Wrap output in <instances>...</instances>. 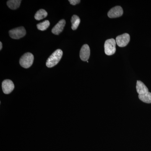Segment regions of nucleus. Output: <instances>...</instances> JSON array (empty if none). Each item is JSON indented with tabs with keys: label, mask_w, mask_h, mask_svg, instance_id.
Here are the masks:
<instances>
[{
	"label": "nucleus",
	"mask_w": 151,
	"mask_h": 151,
	"mask_svg": "<svg viewBox=\"0 0 151 151\" xmlns=\"http://www.w3.org/2000/svg\"><path fill=\"white\" fill-rule=\"evenodd\" d=\"M63 54V52L61 50H57L48 58L46 61V66L52 68L56 65L61 59Z\"/></svg>",
	"instance_id": "obj_1"
},
{
	"label": "nucleus",
	"mask_w": 151,
	"mask_h": 151,
	"mask_svg": "<svg viewBox=\"0 0 151 151\" xmlns=\"http://www.w3.org/2000/svg\"><path fill=\"white\" fill-rule=\"evenodd\" d=\"M33 55L30 52H27L21 57L19 63L22 67L24 68H28L31 66L33 63Z\"/></svg>",
	"instance_id": "obj_2"
},
{
	"label": "nucleus",
	"mask_w": 151,
	"mask_h": 151,
	"mask_svg": "<svg viewBox=\"0 0 151 151\" xmlns=\"http://www.w3.org/2000/svg\"><path fill=\"white\" fill-rule=\"evenodd\" d=\"M116 41L114 39L107 40L104 45L105 52L108 55H113L116 51Z\"/></svg>",
	"instance_id": "obj_3"
},
{
	"label": "nucleus",
	"mask_w": 151,
	"mask_h": 151,
	"mask_svg": "<svg viewBox=\"0 0 151 151\" xmlns=\"http://www.w3.org/2000/svg\"><path fill=\"white\" fill-rule=\"evenodd\" d=\"M26 34V31L23 27L16 28L9 31L10 36L14 39H19L24 37Z\"/></svg>",
	"instance_id": "obj_4"
},
{
	"label": "nucleus",
	"mask_w": 151,
	"mask_h": 151,
	"mask_svg": "<svg viewBox=\"0 0 151 151\" xmlns=\"http://www.w3.org/2000/svg\"><path fill=\"white\" fill-rule=\"evenodd\" d=\"M130 40L129 35L128 33L118 36L116 38V42L117 45L120 47H124L127 46Z\"/></svg>",
	"instance_id": "obj_5"
},
{
	"label": "nucleus",
	"mask_w": 151,
	"mask_h": 151,
	"mask_svg": "<svg viewBox=\"0 0 151 151\" xmlns=\"http://www.w3.org/2000/svg\"><path fill=\"white\" fill-rule=\"evenodd\" d=\"M2 88L4 94H9L13 91L14 85L12 80L6 79L2 83Z\"/></svg>",
	"instance_id": "obj_6"
},
{
	"label": "nucleus",
	"mask_w": 151,
	"mask_h": 151,
	"mask_svg": "<svg viewBox=\"0 0 151 151\" xmlns=\"http://www.w3.org/2000/svg\"><path fill=\"white\" fill-rule=\"evenodd\" d=\"M124 11L122 7L116 6L110 10L108 13V17L110 18H115L122 16Z\"/></svg>",
	"instance_id": "obj_7"
},
{
	"label": "nucleus",
	"mask_w": 151,
	"mask_h": 151,
	"mask_svg": "<svg viewBox=\"0 0 151 151\" xmlns=\"http://www.w3.org/2000/svg\"><path fill=\"white\" fill-rule=\"evenodd\" d=\"M90 55V50L88 45L85 44L82 46L80 51V57L84 61H88Z\"/></svg>",
	"instance_id": "obj_8"
},
{
	"label": "nucleus",
	"mask_w": 151,
	"mask_h": 151,
	"mask_svg": "<svg viewBox=\"0 0 151 151\" xmlns=\"http://www.w3.org/2000/svg\"><path fill=\"white\" fill-rule=\"evenodd\" d=\"M65 25V21L64 19H61L55 26L52 29V32L55 35H58L60 33Z\"/></svg>",
	"instance_id": "obj_9"
},
{
	"label": "nucleus",
	"mask_w": 151,
	"mask_h": 151,
	"mask_svg": "<svg viewBox=\"0 0 151 151\" xmlns=\"http://www.w3.org/2000/svg\"><path fill=\"white\" fill-rule=\"evenodd\" d=\"M136 89L139 94H142L149 92V89L141 81H137Z\"/></svg>",
	"instance_id": "obj_10"
},
{
	"label": "nucleus",
	"mask_w": 151,
	"mask_h": 151,
	"mask_svg": "<svg viewBox=\"0 0 151 151\" xmlns=\"http://www.w3.org/2000/svg\"><path fill=\"white\" fill-rule=\"evenodd\" d=\"M21 2V0H9L7 1V5L11 9H16L19 7Z\"/></svg>",
	"instance_id": "obj_11"
},
{
	"label": "nucleus",
	"mask_w": 151,
	"mask_h": 151,
	"mask_svg": "<svg viewBox=\"0 0 151 151\" xmlns=\"http://www.w3.org/2000/svg\"><path fill=\"white\" fill-rule=\"evenodd\" d=\"M71 22L72 26L71 28L73 30L77 29L78 26L80 24V19L79 17L76 15H73L71 19Z\"/></svg>",
	"instance_id": "obj_12"
},
{
	"label": "nucleus",
	"mask_w": 151,
	"mask_h": 151,
	"mask_svg": "<svg viewBox=\"0 0 151 151\" xmlns=\"http://www.w3.org/2000/svg\"><path fill=\"white\" fill-rule=\"evenodd\" d=\"M47 16V13L45 10L41 9L37 12L35 15V18L37 20H41L45 18Z\"/></svg>",
	"instance_id": "obj_13"
},
{
	"label": "nucleus",
	"mask_w": 151,
	"mask_h": 151,
	"mask_svg": "<svg viewBox=\"0 0 151 151\" xmlns=\"http://www.w3.org/2000/svg\"><path fill=\"white\" fill-rule=\"evenodd\" d=\"M140 100L145 103H151V93L148 92L142 94H139Z\"/></svg>",
	"instance_id": "obj_14"
},
{
	"label": "nucleus",
	"mask_w": 151,
	"mask_h": 151,
	"mask_svg": "<svg viewBox=\"0 0 151 151\" xmlns=\"http://www.w3.org/2000/svg\"><path fill=\"white\" fill-rule=\"evenodd\" d=\"M50 23L48 20H45L38 24L37 25L38 29L41 31H44L47 29L49 27Z\"/></svg>",
	"instance_id": "obj_15"
},
{
	"label": "nucleus",
	"mask_w": 151,
	"mask_h": 151,
	"mask_svg": "<svg viewBox=\"0 0 151 151\" xmlns=\"http://www.w3.org/2000/svg\"><path fill=\"white\" fill-rule=\"evenodd\" d=\"M68 1L70 2V4L73 6L79 4L81 2L80 0H69Z\"/></svg>",
	"instance_id": "obj_16"
},
{
	"label": "nucleus",
	"mask_w": 151,
	"mask_h": 151,
	"mask_svg": "<svg viewBox=\"0 0 151 151\" xmlns=\"http://www.w3.org/2000/svg\"><path fill=\"white\" fill-rule=\"evenodd\" d=\"M2 48V43L1 42H0V50H1Z\"/></svg>",
	"instance_id": "obj_17"
}]
</instances>
